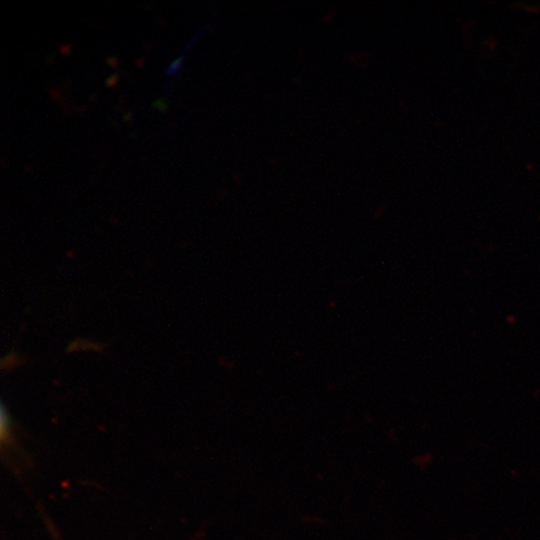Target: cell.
<instances>
[{
  "label": "cell",
  "instance_id": "1",
  "mask_svg": "<svg viewBox=\"0 0 540 540\" xmlns=\"http://www.w3.org/2000/svg\"><path fill=\"white\" fill-rule=\"evenodd\" d=\"M182 60H183V56L180 55L178 56L177 58H175L166 68V73L168 75L170 74H174L176 72H178L181 67H182Z\"/></svg>",
  "mask_w": 540,
  "mask_h": 540
},
{
  "label": "cell",
  "instance_id": "2",
  "mask_svg": "<svg viewBox=\"0 0 540 540\" xmlns=\"http://www.w3.org/2000/svg\"><path fill=\"white\" fill-rule=\"evenodd\" d=\"M152 107L158 109V110H161V111H164L167 109L168 107V101L166 98L164 97H159V98H156L153 102H152Z\"/></svg>",
  "mask_w": 540,
  "mask_h": 540
},
{
  "label": "cell",
  "instance_id": "3",
  "mask_svg": "<svg viewBox=\"0 0 540 540\" xmlns=\"http://www.w3.org/2000/svg\"><path fill=\"white\" fill-rule=\"evenodd\" d=\"M118 81V73L115 72L113 73L112 75L108 76L105 80V84L107 86H113L116 84V82Z\"/></svg>",
  "mask_w": 540,
  "mask_h": 540
},
{
  "label": "cell",
  "instance_id": "4",
  "mask_svg": "<svg viewBox=\"0 0 540 540\" xmlns=\"http://www.w3.org/2000/svg\"><path fill=\"white\" fill-rule=\"evenodd\" d=\"M131 116H132V112H131V111H127V112H125V113L123 114V119H124V120H130Z\"/></svg>",
  "mask_w": 540,
  "mask_h": 540
}]
</instances>
